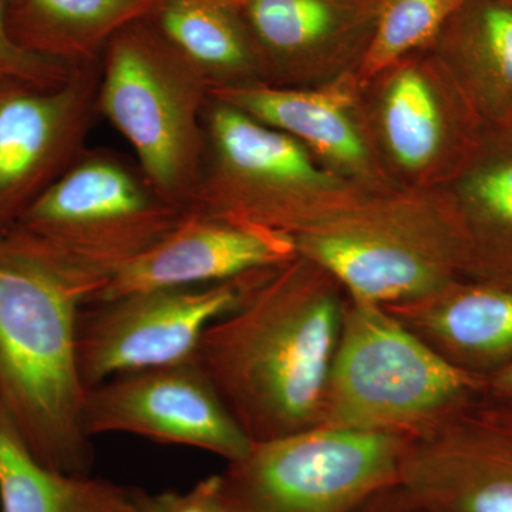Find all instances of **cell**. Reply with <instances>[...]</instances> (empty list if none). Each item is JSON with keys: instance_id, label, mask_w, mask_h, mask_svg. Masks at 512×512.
Returning a JSON list of instances; mask_svg holds the SVG:
<instances>
[{"instance_id": "1", "label": "cell", "mask_w": 512, "mask_h": 512, "mask_svg": "<svg viewBox=\"0 0 512 512\" xmlns=\"http://www.w3.org/2000/svg\"><path fill=\"white\" fill-rule=\"evenodd\" d=\"M110 275L20 229L0 235V402L37 460L89 476L77 330Z\"/></svg>"}, {"instance_id": "2", "label": "cell", "mask_w": 512, "mask_h": 512, "mask_svg": "<svg viewBox=\"0 0 512 512\" xmlns=\"http://www.w3.org/2000/svg\"><path fill=\"white\" fill-rule=\"evenodd\" d=\"M345 298L298 254L205 332L198 359L252 443L320 426Z\"/></svg>"}, {"instance_id": "3", "label": "cell", "mask_w": 512, "mask_h": 512, "mask_svg": "<svg viewBox=\"0 0 512 512\" xmlns=\"http://www.w3.org/2000/svg\"><path fill=\"white\" fill-rule=\"evenodd\" d=\"M485 393L392 312L346 295L320 426L414 440Z\"/></svg>"}, {"instance_id": "4", "label": "cell", "mask_w": 512, "mask_h": 512, "mask_svg": "<svg viewBox=\"0 0 512 512\" xmlns=\"http://www.w3.org/2000/svg\"><path fill=\"white\" fill-rule=\"evenodd\" d=\"M211 87L150 19L116 33L100 59L97 113L126 138L165 201L185 210L205 153Z\"/></svg>"}, {"instance_id": "5", "label": "cell", "mask_w": 512, "mask_h": 512, "mask_svg": "<svg viewBox=\"0 0 512 512\" xmlns=\"http://www.w3.org/2000/svg\"><path fill=\"white\" fill-rule=\"evenodd\" d=\"M410 440L312 429L259 441L220 476L229 512H355L399 484Z\"/></svg>"}, {"instance_id": "6", "label": "cell", "mask_w": 512, "mask_h": 512, "mask_svg": "<svg viewBox=\"0 0 512 512\" xmlns=\"http://www.w3.org/2000/svg\"><path fill=\"white\" fill-rule=\"evenodd\" d=\"M183 212L157 194L138 165L87 148L13 228L111 276L160 241Z\"/></svg>"}, {"instance_id": "7", "label": "cell", "mask_w": 512, "mask_h": 512, "mask_svg": "<svg viewBox=\"0 0 512 512\" xmlns=\"http://www.w3.org/2000/svg\"><path fill=\"white\" fill-rule=\"evenodd\" d=\"M293 241L346 295L386 308L426 298L461 279L466 268L453 210L333 215Z\"/></svg>"}, {"instance_id": "8", "label": "cell", "mask_w": 512, "mask_h": 512, "mask_svg": "<svg viewBox=\"0 0 512 512\" xmlns=\"http://www.w3.org/2000/svg\"><path fill=\"white\" fill-rule=\"evenodd\" d=\"M322 181L299 141L211 99L200 177L184 211L244 222L295 238L316 224L308 195Z\"/></svg>"}, {"instance_id": "9", "label": "cell", "mask_w": 512, "mask_h": 512, "mask_svg": "<svg viewBox=\"0 0 512 512\" xmlns=\"http://www.w3.org/2000/svg\"><path fill=\"white\" fill-rule=\"evenodd\" d=\"M274 269L220 284L128 293L84 306L77 330L84 387L194 359L212 323L235 311Z\"/></svg>"}, {"instance_id": "10", "label": "cell", "mask_w": 512, "mask_h": 512, "mask_svg": "<svg viewBox=\"0 0 512 512\" xmlns=\"http://www.w3.org/2000/svg\"><path fill=\"white\" fill-rule=\"evenodd\" d=\"M87 437L126 433L160 444L200 448L231 461L252 447L200 359L111 377L87 390Z\"/></svg>"}, {"instance_id": "11", "label": "cell", "mask_w": 512, "mask_h": 512, "mask_svg": "<svg viewBox=\"0 0 512 512\" xmlns=\"http://www.w3.org/2000/svg\"><path fill=\"white\" fill-rule=\"evenodd\" d=\"M397 485L413 512H512V402L483 393L410 440Z\"/></svg>"}, {"instance_id": "12", "label": "cell", "mask_w": 512, "mask_h": 512, "mask_svg": "<svg viewBox=\"0 0 512 512\" xmlns=\"http://www.w3.org/2000/svg\"><path fill=\"white\" fill-rule=\"evenodd\" d=\"M100 62L56 87L0 80V235L87 150Z\"/></svg>"}, {"instance_id": "13", "label": "cell", "mask_w": 512, "mask_h": 512, "mask_svg": "<svg viewBox=\"0 0 512 512\" xmlns=\"http://www.w3.org/2000/svg\"><path fill=\"white\" fill-rule=\"evenodd\" d=\"M296 255L288 235L184 211L160 241L114 272L90 303L153 289L220 284L278 268Z\"/></svg>"}, {"instance_id": "14", "label": "cell", "mask_w": 512, "mask_h": 512, "mask_svg": "<svg viewBox=\"0 0 512 512\" xmlns=\"http://www.w3.org/2000/svg\"><path fill=\"white\" fill-rule=\"evenodd\" d=\"M387 311L466 372L487 377L512 360L511 282L457 279Z\"/></svg>"}, {"instance_id": "15", "label": "cell", "mask_w": 512, "mask_h": 512, "mask_svg": "<svg viewBox=\"0 0 512 512\" xmlns=\"http://www.w3.org/2000/svg\"><path fill=\"white\" fill-rule=\"evenodd\" d=\"M453 210L466 245L464 275L512 284V124L477 144Z\"/></svg>"}, {"instance_id": "16", "label": "cell", "mask_w": 512, "mask_h": 512, "mask_svg": "<svg viewBox=\"0 0 512 512\" xmlns=\"http://www.w3.org/2000/svg\"><path fill=\"white\" fill-rule=\"evenodd\" d=\"M150 495L45 466L0 402V512H148Z\"/></svg>"}, {"instance_id": "17", "label": "cell", "mask_w": 512, "mask_h": 512, "mask_svg": "<svg viewBox=\"0 0 512 512\" xmlns=\"http://www.w3.org/2000/svg\"><path fill=\"white\" fill-rule=\"evenodd\" d=\"M261 70L372 37L377 0H245L239 8Z\"/></svg>"}, {"instance_id": "18", "label": "cell", "mask_w": 512, "mask_h": 512, "mask_svg": "<svg viewBox=\"0 0 512 512\" xmlns=\"http://www.w3.org/2000/svg\"><path fill=\"white\" fill-rule=\"evenodd\" d=\"M163 0H9L20 46L73 67L99 63L111 37L148 19Z\"/></svg>"}, {"instance_id": "19", "label": "cell", "mask_w": 512, "mask_h": 512, "mask_svg": "<svg viewBox=\"0 0 512 512\" xmlns=\"http://www.w3.org/2000/svg\"><path fill=\"white\" fill-rule=\"evenodd\" d=\"M151 20L210 84L211 92L255 83L258 53L241 13L215 0H163Z\"/></svg>"}, {"instance_id": "20", "label": "cell", "mask_w": 512, "mask_h": 512, "mask_svg": "<svg viewBox=\"0 0 512 512\" xmlns=\"http://www.w3.org/2000/svg\"><path fill=\"white\" fill-rule=\"evenodd\" d=\"M436 40L446 45L477 114L512 124V3L468 0Z\"/></svg>"}, {"instance_id": "21", "label": "cell", "mask_w": 512, "mask_h": 512, "mask_svg": "<svg viewBox=\"0 0 512 512\" xmlns=\"http://www.w3.org/2000/svg\"><path fill=\"white\" fill-rule=\"evenodd\" d=\"M211 99L237 107L340 164L359 165L365 161V146L342 97L255 82L214 90Z\"/></svg>"}, {"instance_id": "22", "label": "cell", "mask_w": 512, "mask_h": 512, "mask_svg": "<svg viewBox=\"0 0 512 512\" xmlns=\"http://www.w3.org/2000/svg\"><path fill=\"white\" fill-rule=\"evenodd\" d=\"M444 121L429 83L416 69L396 74L383 104V128L394 158L419 170L439 154Z\"/></svg>"}, {"instance_id": "23", "label": "cell", "mask_w": 512, "mask_h": 512, "mask_svg": "<svg viewBox=\"0 0 512 512\" xmlns=\"http://www.w3.org/2000/svg\"><path fill=\"white\" fill-rule=\"evenodd\" d=\"M468 0H377L375 30L363 55L365 79L437 39Z\"/></svg>"}, {"instance_id": "24", "label": "cell", "mask_w": 512, "mask_h": 512, "mask_svg": "<svg viewBox=\"0 0 512 512\" xmlns=\"http://www.w3.org/2000/svg\"><path fill=\"white\" fill-rule=\"evenodd\" d=\"M76 69L20 46L10 30L9 0H0V80L56 87L66 83Z\"/></svg>"}, {"instance_id": "25", "label": "cell", "mask_w": 512, "mask_h": 512, "mask_svg": "<svg viewBox=\"0 0 512 512\" xmlns=\"http://www.w3.org/2000/svg\"><path fill=\"white\" fill-rule=\"evenodd\" d=\"M148 512H229L221 491L220 476L198 481L187 491L151 494Z\"/></svg>"}, {"instance_id": "26", "label": "cell", "mask_w": 512, "mask_h": 512, "mask_svg": "<svg viewBox=\"0 0 512 512\" xmlns=\"http://www.w3.org/2000/svg\"><path fill=\"white\" fill-rule=\"evenodd\" d=\"M355 512H413V510L399 485H396L370 498Z\"/></svg>"}, {"instance_id": "27", "label": "cell", "mask_w": 512, "mask_h": 512, "mask_svg": "<svg viewBox=\"0 0 512 512\" xmlns=\"http://www.w3.org/2000/svg\"><path fill=\"white\" fill-rule=\"evenodd\" d=\"M485 393L512 402V360L485 377Z\"/></svg>"}, {"instance_id": "28", "label": "cell", "mask_w": 512, "mask_h": 512, "mask_svg": "<svg viewBox=\"0 0 512 512\" xmlns=\"http://www.w3.org/2000/svg\"><path fill=\"white\" fill-rule=\"evenodd\" d=\"M215 2L225 3V5L234 6V8H239L245 0H215Z\"/></svg>"}, {"instance_id": "29", "label": "cell", "mask_w": 512, "mask_h": 512, "mask_svg": "<svg viewBox=\"0 0 512 512\" xmlns=\"http://www.w3.org/2000/svg\"><path fill=\"white\" fill-rule=\"evenodd\" d=\"M508 2L512 3V0H508Z\"/></svg>"}]
</instances>
